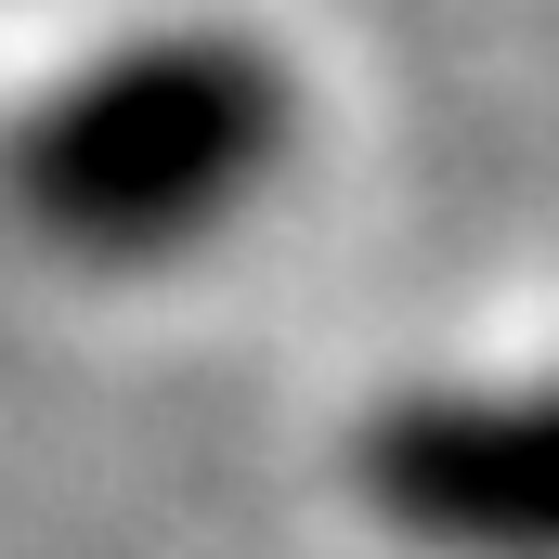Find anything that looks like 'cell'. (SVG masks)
I'll use <instances>...</instances> for the list:
<instances>
[{
  "label": "cell",
  "instance_id": "1",
  "mask_svg": "<svg viewBox=\"0 0 559 559\" xmlns=\"http://www.w3.org/2000/svg\"><path fill=\"white\" fill-rule=\"evenodd\" d=\"M274 156H286V66L222 26H169V39H118L66 92H39L13 118L0 182L52 248L156 261L235 222Z\"/></svg>",
  "mask_w": 559,
  "mask_h": 559
},
{
  "label": "cell",
  "instance_id": "2",
  "mask_svg": "<svg viewBox=\"0 0 559 559\" xmlns=\"http://www.w3.org/2000/svg\"><path fill=\"white\" fill-rule=\"evenodd\" d=\"M365 508L442 559H559V378L391 404L365 429Z\"/></svg>",
  "mask_w": 559,
  "mask_h": 559
}]
</instances>
